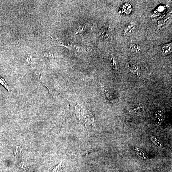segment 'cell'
<instances>
[{"mask_svg":"<svg viewBox=\"0 0 172 172\" xmlns=\"http://www.w3.org/2000/svg\"><path fill=\"white\" fill-rule=\"evenodd\" d=\"M21 151L20 149V148L19 146H18L16 148L15 151V155L17 156V157H20L22 154V153L21 152Z\"/></svg>","mask_w":172,"mask_h":172,"instance_id":"obj_11","label":"cell"},{"mask_svg":"<svg viewBox=\"0 0 172 172\" xmlns=\"http://www.w3.org/2000/svg\"><path fill=\"white\" fill-rule=\"evenodd\" d=\"M75 112L78 117L83 122L91 124L93 122L92 114L82 105H77L75 108Z\"/></svg>","mask_w":172,"mask_h":172,"instance_id":"obj_1","label":"cell"},{"mask_svg":"<svg viewBox=\"0 0 172 172\" xmlns=\"http://www.w3.org/2000/svg\"><path fill=\"white\" fill-rule=\"evenodd\" d=\"M100 35L103 38L106 39L109 36V35L106 31H102L100 33Z\"/></svg>","mask_w":172,"mask_h":172,"instance_id":"obj_13","label":"cell"},{"mask_svg":"<svg viewBox=\"0 0 172 172\" xmlns=\"http://www.w3.org/2000/svg\"><path fill=\"white\" fill-rule=\"evenodd\" d=\"M85 30V27L84 26H80L77 29V30L75 33V35L77 34L81 33L82 32H84Z\"/></svg>","mask_w":172,"mask_h":172,"instance_id":"obj_12","label":"cell"},{"mask_svg":"<svg viewBox=\"0 0 172 172\" xmlns=\"http://www.w3.org/2000/svg\"><path fill=\"white\" fill-rule=\"evenodd\" d=\"M64 161H62L53 169L52 172H60L65 166Z\"/></svg>","mask_w":172,"mask_h":172,"instance_id":"obj_8","label":"cell"},{"mask_svg":"<svg viewBox=\"0 0 172 172\" xmlns=\"http://www.w3.org/2000/svg\"><path fill=\"white\" fill-rule=\"evenodd\" d=\"M169 18H167L163 20H161L159 21L157 26V28H159L165 25L166 21H167Z\"/></svg>","mask_w":172,"mask_h":172,"instance_id":"obj_10","label":"cell"},{"mask_svg":"<svg viewBox=\"0 0 172 172\" xmlns=\"http://www.w3.org/2000/svg\"><path fill=\"white\" fill-rule=\"evenodd\" d=\"M160 52L164 55L170 54L172 52V42L160 46L159 47Z\"/></svg>","mask_w":172,"mask_h":172,"instance_id":"obj_2","label":"cell"},{"mask_svg":"<svg viewBox=\"0 0 172 172\" xmlns=\"http://www.w3.org/2000/svg\"><path fill=\"white\" fill-rule=\"evenodd\" d=\"M136 24L133 21H132L128 24L126 27L123 32V36H127L132 33L135 29Z\"/></svg>","mask_w":172,"mask_h":172,"instance_id":"obj_3","label":"cell"},{"mask_svg":"<svg viewBox=\"0 0 172 172\" xmlns=\"http://www.w3.org/2000/svg\"><path fill=\"white\" fill-rule=\"evenodd\" d=\"M132 7L130 4L126 3L123 5L121 9V11L124 15H128L131 12Z\"/></svg>","mask_w":172,"mask_h":172,"instance_id":"obj_6","label":"cell"},{"mask_svg":"<svg viewBox=\"0 0 172 172\" xmlns=\"http://www.w3.org/2000/svg\"><path fill=\"white\" fill-rule=\"evenodd\" d=\"M111 62L112 66L113 68L115 71H118V66L116 61H115L114 58H111Z\"/></svg>","mask_w":172,"mask_h":172,"instance_id":"obj_9","label":"cell"},{"mask_svg":"<svg viewBox=\"0 0 172 172\" xmlns=\"http://www.w3.org/2000/svg\"><path fill=\"white\" fill-rule=\"evenodd\" d=\"M104 90L105 91V92L106 95V96H107V97L109 99V100L110 101H112V99L111 98L110 96V95L109 94V92H108V90H107V89H106L105 88L104 89Z\"/></svg>","mask_w":172,"mask_h":172,"instance_id":"obj_14","label":"cell"},{"mask_svg":"<svg viewBox=\"0 0 172 172\" xmlns=\"http://www.w3.org/2000/svg\"><path fill=\"white\" fill-rule=\"evenodd\" d=\"M129 49L133 53L140 54L141 52V48L140 46L135 44H132L130 45Z\"/></svg>","mask_w":172,"mask_h":172,"instance_id":"obj_7","label":"cell"},{"mask_svg":"<svg viewBox=\"0 0 172 172\" xmlns=\"http://www.w3.org/2000/svg\"><path fill=\"white\" fill-rule=\"evenodd\" d=\"M126 68L128 69L130 71L132 72L134 74L139 75L140 74L141 71L138 67L132 64H128L126 65Z\"/></svg>","mask_w":172,"mask_h":172,"instance_id":"obj_5","label":"cell"},{"mask_svg":"<svg viewBox=\"0 0 172 172\" xmlns=\"http://www.w3.org/2000/svg\"><path fill=\"white\" fill-rule=\"evenodd\" d=\"M144 111L143 107L140 106L137 108L128 112L127 114L134 116H140Z\"/></svg>","mask_w":172,"mask_h":172,"instance_id":"obj_4","label":"cell"}]
</instances>
